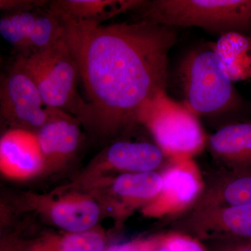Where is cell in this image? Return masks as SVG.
Instances as JSON below:
<instances>
[{
	"instance_id": "obj_19",
	"label": "cell",
	"mask_w": 251,
	"mask_h": 251,
	"mask_svg": "<svg viewBox=\"0 0 251 251\" xmlns=\"http://www.w3.org/2000/svg\"><path fill=\"white\" fill-rule=\"evenodd\" d=\"M105 247L103 234L91 229L38 241L29 246V251H103Z\"/></svg>"
},
{
	"instance_id": "obj_8",
	"label": "cell",
	"mask_w": 251,
	"mask_h": 251,
	"mask_svg": "<svg viewBox=\"0 0 251 251\" xmlns=\"http://www.w3.org/2000/svg\"><path fill=\"white\" fill-rule=\"evenodd\" d=\"M48 7L3 14L0 34L16 55L27 56L49 49L64 37V25Z\"/></svg>"
},
{
	"instance_id": "obj_22",
	"label": "cell",
	"mask_w": 251,
	"mask_h": 251,
	"mask_svg": "<svg viewBox=\"0 0 251 251\" xmlns=\"http://www.w3.org/2000/svg\"><path fill=\"white\" fill-rule=\"evenodd\" d=\"M203 243L207 251H251V239H225Z\"/></svg>"
},
{
	"instance_id": "obj_23",
	"label": "cell",
	"mask_w": 251,
	"mask_h": 251,
	"mask_svg": "<svg viewBox=\"0 0 251 251\" xmlns=\"http://www.w3.org/2000/svg\"><path fill=\"white\" fill-rule=\"evenodd\" d=\"M1 251H29V246L19 242H3Z\"/></svg>"
},
{
	"instance_id": "obj_13",
	"label": "cell",
	"mask_w": 251,
	"mask_h": 251,
	"mask_svg": "<svg viewBox=\"0 0 251 251\" xmlns=\"http://www.w3.org/2000/svg\"><path fill=\"white\" fill-rule=\"evenodd\" d=\"M142 2L143 0H53L48 9L63 24L100 25L118 15L133 12Z\"/></svg>"
},
{
	"instance_id": "obj_18",
	"label": "cell",
	"mask_w": 251,
	"mask_h": 251,
	"mask_svg": "<svg viewBox=\"0 0 251 251\" xmlns=\"http://www.w3.org/2000/svg\"><path fill=\"white\" fill-rule=\"evenodd\" d=\"M162 175L154 171L125 173L112 183L114 193L130 205L148 203L161 192Z\"/></svg>"
},
{
	"instance_id": "obj_17",
	"label": "cell",
	"mask_w": 251,
	"mask_h": 251,
	"mask_svg": "<svg viewBox=\"0 0 251 251\" xmlns=\"http://www.w3.org/2000/svg\"><path fill=\"white\" fill-rule=\"evenodd\" d=\"M225 72L232 82L251 79V36L238 32L220 36L213 44Z\"/></svg>"
},
{
	"instance_id": "obj_16",
	"label": "cell",
	"mask_w": 251,
	"mask_h": 251,
	"mask_svg": "<svg viewBox=\"0 0 251 251\" xmlns=\"http://www.w3.org/2000/svg\"><path fill=\"white\" fill-rule=\"evenodd\" d=\"M99 215L97 203L84 196L64 198L54 202L50 209L54 224L69 233L91 230L98 222Z\"/></svg>"
},
{
	"instance_id": "obj_9",
	"label": "cell",
	"mask_w": 251,
	"mask_h": 251,
	"mask_svg": "<svg viewBox=\"0 0 251 251\" xmlns=\"http://www.w3.org/2000/svg\"><path fill=\"white\" fill-rule=\"evenodd\" d=\"M170 160L171 164L161 175V192L143 208L145 215L181 216L191 209L204 189V181L192 158Z\"/></svg>"
},
{
	"instance_id": "obj_25",
	"label": "cell",
	"mask_w": 251,
	"mask_h": 251,
	"mask_svg": "<svg viewBox=\"0 0 251 251\" xmlns=\"http://www.w3.org/2000/svg\"><path fill=\"white\" fill-rule=\"evenodd\" d=\"M113 251H134V249L129 247H124L118 248V249H115Z\"/></svg>"
},
{
	"instance_id": "obj_20",
	"label": "cell",
	"mask_w": 251,
	"mask_h": 251,
	"mask_svg": "<svg viewBox=\"0 0 251 251\" xmlns=\"http://www.w3.org/2000/svg\"><path fill=\"white\" fill-rule=\"evenodd\" d=\"M160 241L171 251H207L205 244L187 234L172 232Z\"/></svg>"
},
{
	"instance_id": "obj_4",
	"label": "cell",
	"mask_w": 251,
	"mask_h": 251,
	"mask_svg": "<svg viewBox=\"0 0 251 251\" xmlns=\"http://www.w3.org/2000/svg\"><path fill=\"white\" fill-rule=\"evenodd\" d=\"M14 60L34 81L48 108L80 120L85 103L79 92L80 72L64 37L49 49L27 56L16 55Z\"/></svg>"
},
{
	"instance_id": "obj_2",
	"label": "cell",
	"mask_w": 251,
	"mask_h": 251,
	"mask_svg": "<svg viewBox=\"0 0 251 251\" xmlns=\"http://www.w3.org/2000/svg\"><path fill=\"white\" fill-rule=\"evenodd\" d=\"M178 84L182 103L198 117L231 123L251 121V101L244 99L227 76L213 44L191 50L180 61Z\"/></svg>"
},
{
	"instance_id": "obj_12",
	"label": "cell",
	"mask_w": 251,
	"mask_h": 251,
	"mask_svg": "<svg viewBox=\"0 0 251 251\" xmlns=\"http://www.w3.org/2000/svg\"><path fill=\"white\" fill-rule=\"evenodd\" d=\"M206 146L223 171L251 173V121L222 126L207 138Z\"/></svg>"
},
{
	"instance_id": "obj_10",
	"label": "cell",
	"mask_w": 251,
	"mask_h": 251,
	"mask_svg": "<svg viewBox=\"0 0 251 251\" xmlns=\"http://www.w3.org/2000/svg\"><path fill=\"white\" fill-rule=\"evenodd\" d=\"M0 168L14 179H26L45 168L44 155L36 132L12 128L0 140Z\"/></svg>"
},
{
	"instance_id": "obj_24",
	"label": "cell",
	"mask_w": 251,
	"mask_h": 251,
	"mask_svg": "<svg viewBox=\"0 0 251 251\" xmlns=\"http://www.w3.org/2000/svg\"><path fill=\"white\" fill-rule=\"evenodd\" d=\"M155 251H171L169 249H168L166 247V246L163 245V244L161 242V241H159V244H158V247Z\"/></svg>"
},
{
	"instance_id": "obj_14",
	"label": "cell",
	"mask_w": 251,
	"mask_h": 251,
	"mask_svg": "<svg viewBox=\"0 0 251 251\" xmlns=\"http://www.w3.org/2000/svg\"><path fill=\"white\" fill-rule=\"evenodd\" d=\"M235 205H251V173L224 171L213 176L191 209Z\"/></svg>"
},
{
	"instance_id": "obj_5",
	"label": "cell",
	"mask_w": 251,
	"mask_h": 251,
	"mask_svg": "<svg viewBox=\"0 0 251 251\" xmlns=\"http://www.w3.org/2000/svg\"><path fill=\"white\" fill-rule=\"evenodd\" d=\"M140 125L148 128L155 143L169 158H192L206 145L207 138L199 117L166 92L149 104L141 114Z\"/></svg>"
},
{
	"instance_id": "obj_11",
	"label": "cell",
	"mask_w": 251,
	"mask_h": 251,
	"mask_svg": "<svg viewBox=\"0 0 251 251\" xmlns=\"http://www.w3.org/2000/svg\"><path fill=\"white\" fill-rule=\"evenodd\" d=\"M80 124L74 115L52 108L49 120L36 132L45 168L63 164L75 154L82 139Z\"/></svg>"
},
{
	"instance_id": "obj_1",
	"label": "cell",
	"mask_w": 251,
	"mask_h": 251,
	"mask_svg": "<svg viewBox=\"0 0 251 251\" xmlns=\"http://www.w3.org/2000/svg\"><path fill=\"white\" fill-rule=\"evenodd\" d=\"M63 25L85 96L81 123L102 137L140 125L149 104L166 92L177 28L145 21Z\"/></svg>"
},
{
	"instance_id": "obj_7",
	"label": "cell",
	"mask_w": 251,
	"mask_h": 251,
	"mask_svg": "<svg viewBox=\"0 0 251 251\" xmlns=\"http://www.w3.org/2000/svg\"><path fill=\"white\" fill-rule=\"evenodd\" d=\"M173 232L202 242L251 239V205L219 206L188 210L175 220Z\"/></svg>"
},
{
	"instance_id": "obj_6",
	"label": "cell",
	"mask_w": 251,
	"mask_h": 251,
	"mask_svg": "<svg viewBox=\"0 0 251 251\" xmlns=\"http://www.w3.org/2000/svg\"><path fill=\"white\" fill-rule=\"evenodd\" d=\"M48 108L34 81L16 61L1 74L0 118L8 129L21 128L37 132L49 120Z\"/></svg>"
},
{
	"instance_id": "obj_21",
	"label": "cell",
	"mask_w": 251,
	"mask_h": 251,
	"mask_svg": "<svg viewBox=\"0 0 251 251\" xmlns=\"http://www.w3.org/2000/svg\"><path fill=\"white\" fill-rule=\"evenodd\" d=\"M49 0H1L0 9L4 13L32 11L40 8H47Z\"/></svg>"
},
{
	"instance_id": "obj_3",
	"label": "cell",
	"mask_w": 251,
	"mask_h": 251,
	"mask_svg": "<svg viewBox=\"0 0 251 251\" xmlns=\"http://www.w3.org/2000/svg\"><path fill=\"white\" fill-rule=\"evenodd\" d=\"M132 14L133 21L251 36V0H143Z\"/></svg>"
},
{
	"instance_id": "obj_15",
	"label": "cell",
	"mask_w": 251,
	"mask_h": 251,
	"mask_svg": "<svg viewBox=\"0 0 251 251\" xmlns=\"http://www.w3.org/2000/svg\"><path fill=\"white\" fill-rule=\"evenodd\" d=\"M164 153L156 143L120 140L105 153V162L119 171L145 173L157 169L164 161Z\"/></svg>"
}]
</instances>
